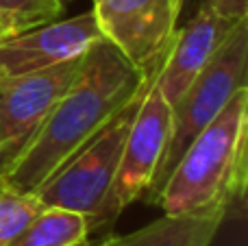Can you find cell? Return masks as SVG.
I'll return each mask as SVG.
<instances>
[{
    "mask_svg": "<svg viewBox=\"0 0 248 246\" xmlns=\"http://www.w3.org/2000/svg\"><path fill=\"white\" fill-rule=\"evenodd\" d=\"M198 7H207L227 20H248V0H198Z\"/></svg>",
    "mask_w": 248,
    "mask_h": 246,
    "instance_id": "14",
    "label": "cell"
},
{
    "mask_svg": "<svg viewBox=\"0 0 248 246\" xmlns=\"http://www.w3.org/2000/svg\"><path fill=\"white\" fill-rule=\"evenodd\" d=\"M90 240L83 214L63 207H44L9 246H78Z\"/></svg>",
    "mask_w": 248,
    "mask_h": 246,
    "instance_id": "11",
    "label": "cell"
},
{
    "mask_svg": "<svg viewBox=\"0 0 248 246\" xmlns=\"http://www.w3.org/2000/svg\"><path fill=\"white\" fill-rule=\"evenodd\" d=\"M16 33H20V31H17L16 26L7 20V17L0 15V42H2V39H7V37H11V35H16Z\"/></svg>",
    "mask_w": 248,
    "mask_h": 246,
    "instance_id": "16",
    "label": "cell"
},
{
    "mask_svg": "<svg viewBox=\"0 0 248 246\" xmlns=\"http://www.w3.org/2000/svg\"><path fill=\"white\" fill-rule=\"evenodd\" d=\"M248 144V87H242L224 109L189 142L170 177L155 194L170 216H222L244 203Z\"/></svg>",
    "mask_w": 248,
    "mask_h": 246,
    "instance_id": "2",
    "label": "cell"
},
{
    "mask_svg": "<svg viewBox=\"0 0 248 246\" xmlns=\"http://www.w3.org/2000/svg\"><path fill=\"white\" fill-rule=\"evenodd\" d=\"M222 222V216L163 214L131 233L107 235L105 240H98V246H211Z\"/></svg>",
    "mask_w": 248,
    "mask_h": 246,
    "instance_id": "10",
    "label": "cell"
},
{
    "mask_svg": "<svg viewBox=\"0 0 248 246\" xmlns=\"http://www.w3.org/2000/svg\"><path fill=\"white\" fill-rule=\"evenodd\" d=\"M172 2H174V7L181 11V9H183V2H185V0H172Z\"/></svg>",
    "mask_w": 248,
    "mask_h": 246,
    "instance_id": "17",
    "label": "cell"
},
{
    "mask_svg": "<svg viewBox=\"0 0 248 246\" xmlns=\"http://www.w3.org/2000/svg\"><path fill=\"white\" fill-rule=\"evenodd\" d=\"M78 246H98V242H94V240H87V242L78 244Z\"/></svg>",
    "mask_w": 248,
    "mask_h": 246,
    "instance_id": "18",
    "label": "cell"
},
{
    "mask_svg": "<svg viewBox=\"0 0 248 246\" xmlns=\"http://www.w3.org/2000/svg\"><path fill=\"white\" fill-rule=\"evenodd\" d=\"M159 68H161V63L155 65L146 77V81L140 85V90L61 168H57L35 190V194L39 196V200L46 207H63L83 214L87 220L90 238L92 227L103 209L107 192L118 172L133 118H135L148 87L157 78Z\"/></svg>",
    "mask_w": 248,
    "mask_h": 246,
    "instance_id": "3",
    "label": "cell"
},
{
    "mask_svg": "<svg viewBox=\"0 0 248 246\" xmlns=\"http://www.w3.org/2000/svg\"><path fill=\"white\" fill-rule=\"evenodd\" d=\"M63 7V0H0V15L7 17L17 31H26L59 20Z\"/></svg>",
    "mask_w": 248,
    "mask_h": 246,
    "instance_id": "13",
    "label": "cell"
},
{
    "mask_svg": "<svg viewBox=\"0 0 248 246\" xmlns=\"http://www.w3.org/2000/svg\"><path fill=\"white\" fill-rule=\"evenodd\" d=\"M83 55L46 70L0 78V138L13 159L29 144L59 96L68 90Z\"/></svg>",
    "mask_w": 248,
    "mask_h": 246,
    "instance_id": "7",
    "label": "cell"
},
{
    "mask_svg": "<svg viewBox=\"0 0 248 246\" xmlns=\"http://www.w3.org/2000/svg\"><path fill=\"white\" fill-rule=\"evenodd\" d=\"M11 161H13L11 153L7 151V146H4V142H2V138H0V185H2V177H4V172L9 170Z\"/></svg>",
    "mask_w": 248,
    "mask_h": 246,
    "instance_id": "15",
    "label": "cell"
},
{
    "mask_svg": "<svg viewBox=\"0 0 248 246\" xmlns=\"http://www.w3.org/2000/svg\"><path fill=\"white\" fill-rule=\"evenodd\" d=\"M92 11L100 35L140 70L166 57L181 13L172 0H94Z\"/></svg>",
    "mask_w": 248,
    "mask_h": 246,
    "instance_id": "6",
    "label": "cell"
},
{
    "mask_svg": "<svg viewBox=\"0 0 248 246\" xmlns=\"http://www.w3.org/2000/svg\"><path fill=\"white\" fill-rule=\"evenodd\" d=\"M248 74V20L233 26L220 50L211 57L201 74L187 85V90L170 105L172 129L168 148L157 168L155 181L144 199L153 203L155 194L163 185L183 151L194 138L224 109L237 90L246 87Z\"/></svg>",
    "mask_w": 248,
    "mask_h": 246,
    "instance_id": "4",
    "label": "cell"
},
{
    "mask_svg": "<svg viewBox=\"0 0 248 246\" xmlns=\"http://www.w3.org/2000/svg\"><path fill=\"white\" fill-rule=\"evenodd\" d=\"M153 68H135L113 44L96 39L68 90L4 172L2 185L35 192L140 90Z\"/></svg>",
    "mask_w": 248,
    "mask_h": 246,
    "instance_id": "1",
    "label": "cell"
},
{
    "mask_svg": "<svg viewBox=\"0 0 248 246\" xmlns=\"http://www.w3.org/2000/svg\"><path fill=\"white\" fill-rule=\"evenodd\" d=\"M46 205L35 192L0 187V246H9Z\"/></svg>",
    "mask_w": 248,
    "mask_h": 246,
    "instance_id": "12",
    "label": "cell"
},
{
    "mask_svg": "<svg viewBox=\"0 0 248 246\" xmlns=\"http://www.w3.org/2000/svg\"><path fill=\"white\" fill-rule=\"evenodd\" d=\"M170 129V103L163 98L161 92L153 83L146 92L135 118H133L120 166H118V172L107 192L103 209H100L98 218L92 227V235L100 233L105 229H111V225L120 218V214L128 205L146 196V192L150 190L155 181L159 164L166 155Z\"/></svg>",
    "mask_w": 248,
    "mask_h": 246,
    "instance_id": "5",
    "label": "cell"
},
{
    "mask_svg": "<svg viewBox=\"0 0 248 246\" xmlns=\"http://www.w3.org/2000/svg\"><path fill=\"white\" fill-rule=\"evenodd\" d=\"M100 37L92 9L20 31L0 42V78L22 77L81 57Z\"/></svg>",
    "mask_w": 248,
    "mask_h": 246,
    "instance_id": "8",
    "label": "cell"
},
{
    "mask_svg": "<svg viewBox=\"0 0 248 246\" xmlns=\"http://www.w3.org/2000/svg\"><path fill=\"white\" fill-rule=\"evenodd\" d=\"M235 24L237 22L227 20L211 9L198 7L192 20L181 31H176L155 78V87L168 103H174L187 90L189 83L205 70V65L220 50Z\"/></svg>",
    "mask_w": 248,
    "mask_h": 246,
    "instance_id": "9",
    "label": "cell"
}]
</instances>
